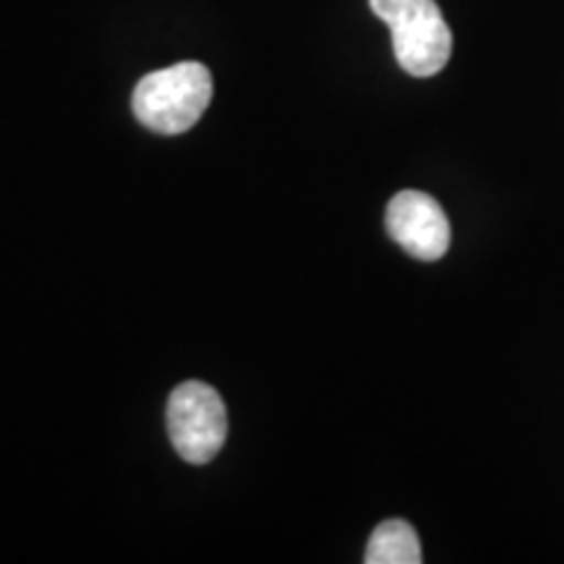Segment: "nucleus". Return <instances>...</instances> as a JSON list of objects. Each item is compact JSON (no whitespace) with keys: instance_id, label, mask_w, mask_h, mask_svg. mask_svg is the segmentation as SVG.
<instances>
[{"instance_id":"f03ea898","label":"nucleus","mask_w":564,"mask_h":564,"mask_svg":"<svg viewBox=\"0 0 564 564\" xmlns=\"http://www.w3.org/2000/svg\"><path fill=\"white\" fill-rule=\"evenodd\" d=\"M371 11L390 26L394 58L405 74H440L453 55V32L434 0H369Z\"/></svg>"},{"instance_id":"7ed1b4c3","label":"nucleus","mask_w":564,"mask_h":564,"mask_svg":"<svg viewBox=\"0 0 564 564\" xmlns=\"http://www.w3.org/2000/svg\"><path fill=\"white\" fill-rule=\"evenodd\" d=\"M167 434L183 460L204 465L223 449L228 436V413L215 387L183 382L167 400Z\"/></svg>"},{"instance_id":"f257e3e1","label":"nucleus","mask_w":564,"mask_h":564,"mask_svg":"<svg viewBox=\"0 0 564 564\" xmlns=\"http://www.w3.org/2000/svg\"><path fill=\"white\" fill-rule=\"evenodd\" d=\"M212 100V74L202 63L186 61L152 70L133 89V116L154 133L188 131L204 116Z\"/></svg>"},{"instance_id":"39448f33","label":"nucleus","mask_w":564,"mask_h":564,"mask_svg":"<svg viewBox=\"0 0 564 564\" xmlns=\"http://www.w3.org/2000/svg\"><path fill=\"white\" fill-rule=\"evenodd\" d=\"M421 560L419 533L405 520H384L373 528L364 556L366 564H419Z\"/></svg>"},{"instance_id":"20e7f679","label":"nucleus","mask_w":564,"mask_h":564,"mask_svg":"<svg viewBox=\"0 0 564 564\" xmlns=\"http://www.w3.org/2000/svg\"><path fill=\"white\" fill-rule=\"evenodd\" d=\"M387 230L411 257L436 262L449 249V220L440 202L423 192H400L387 204Z\"/></svg>"}]
</instances>
